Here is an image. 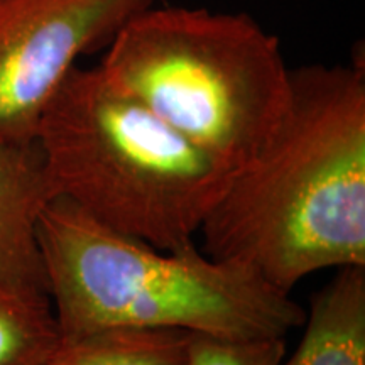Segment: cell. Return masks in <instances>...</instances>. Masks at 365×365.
<instances>
[{
	"label": "cell",
	"instance_id": "cell-3",
	"mask_svg": "<svg viewBox=\"0 0 365 365\" xmlns=\"http://www.w3.org/2000/svg\"><path fill=\"white\" fill-rule=\"evenodd\" d=\"M36 143L54 196L168 250L195 242L234 175L98 66L73 68L41 117Z\"/></svg>",
	"mask_w": 365,
	"mask_h": 365
},
{
	"label": "cell",
	"instance_id": "cell-7",
	"mask_svg": "<svg viewBox=\"0 0 365 365\" xmlns=\"http://www.w3.org/2000/svg\"><path fill=\"white\" fill-rule=\"evenodd\" d=\"M304 333L279 365H365V267H341L313 296Z\"/></svg>",
	"mask_w": 365,
	"mask_h": 365
},
{
	"label": "cell",
	"instance_id": "cell-9",
	"mask_svg": "<svg viewBox=\"0 0 365 365\" xmlns=\"http://www.w3.org/2000/svg\"><path fill=\"white\" fill-rule=\"evenodd\" d=\"M59 341L48 294L0 282V365H44Z\"/></svg>",
	"mask_w": 365,
	"mask_h": 365
},
{
	"label": "cell",
	"instance_id": "cell-8",
	"mask_svg": "<svg viewBox=\"0 0 365 365\" xmlns=\"http://www.w3.org/2000/svg\"><path fill=\"white\" fill-rule=\"evenodd\" d=\"M190 331L103 328L61 339L44 365H185Z\"/></svg>",
	"mask_w": 365,
	"mask_h": 365
},
{
	"label": "cell",
	"instance_id": "cell-5",
	"mask_svg": "<svg viewBox=\"0 0 365 365\" xmlns=\"http://www.w3.org/2000/svg\"><path fill=\"white\" fill-rule=\"evenodd\" d=\"M158 0H0V144L36 140L78 59Z\"/></svg>",
	"mask_w": 365,
	"mask_h": 365
},
{
	"label": "cell",
	"instance_id": "cell-6",
	"mask_svg": "<svg viewBox=\"0 0 365 365\" xmlns=\"http://www.w3.org/2000/svg\"><path fill=\"white\" fill-rule=\"evenodd\" d=\"M54 198L38 143L0 144V282L46 293L38 220ZM48 294V293H46Z\"/></svg>",
	"mask_w": 365,
	"mask_h": 365
},
{
	"label": "cell",
	"instance_id": "cell-4",
	"mask_svg": "<svg viewBox=\"0 0 365 365\" xmlns=\"http://www.w3.org/2000/svg\"><path fill=\"white\" fill-rule=\"evenodd\" d=\"M98 68L234 173L267 144L291 93L279 39L245 12L153 4L120 27Z\"/></svg>",
	"mask_w": 365,
	"mask_h": 365
},
{
	"label": "cell",
	"instance_id": "cell-1",
	"mask_svg": "<svg viewBox=\"0 0 365 365\" xmlns=\"http://www.w3.org/2000/svg\"><path fill=\"white\" fill-rule=\"evenodd\" d=\"M205 252L289 293L323 269L365 267V70H291L267 144L237 170L205 218Z\"/></svg>",
	"mask_w": 365,
	"mask_h": 365
},
{
	"label": "cell",
	"instance_id": "cell-10",
	"mask_svg": "<svg viewBox=\"0 0 365 365\" xmlns=\"http://www.w3.org/2000/svg\"><path fill=\"white\" fill-rule=\"evenodd\" d=\"M284 339H227L190 331L185 365H279Z\"/></svg>",
	"mask_w": 365,
	"mask_h": 365
},
{
	"label": "cell",
	"instance_id": "cell-2",
	"mask_svg": "<svg viewBox=\"0 0 365 365\" xmlns=\"http://www.w3.org/2000/svg\"><path fill=\"white\" fill-rule=\"evenodd\" d=\"M38 244L61 339L103 328L284 339L307 317L289 293L212 257L195 242L175 250L154 247L59 196L41 212Z\"/></svg>",
	"mask_w": 365,
	"mask_h": 365
}]
</instances>
